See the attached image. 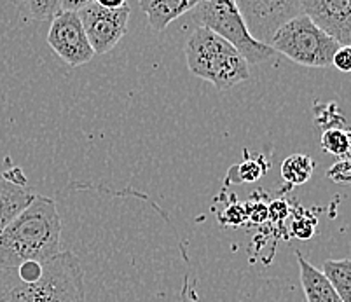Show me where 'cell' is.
Here are the masks:
<instances>
[{
  "mask_svg": "<svg viewBox=\"0 0 351 302\" xmlns=\"http://www.w3.org/2000/svg\"><path fill=\"white\" fill-rule=\"evenodd\" d=\"M0 302H88L81 260L62 248L44 262L0 269Z\"/></svg>",
  "mask_w": 351,
  "mask_h": 302,
  "instance_id": "6da1fadb",
  "label": "cell"
},
{
  "mask_svg": "<svg viewBox=\"0 0 351 302\" xmlns=\"http://www.w3.org/2000/svg\"><path fill=\"white\" fill-rule=\"evenodd\" d=\"M63 221L56 201L34 194L30 205L0 233V269L44 262L62 252Z\"/></svg>",
  "mask_w": 351,
  "mask_h": 302,
  "instance_id": "7a4b0ae2",
  "label": "cell"
},
{
  "mask_svg": "<svg viewBox=\"0 0 351 302\" xmlns=\"http://www.w3.org/2000/svg\"><path fill=\"white\" fill-rule=\"evenodd\" d=\"M186 60L191 74L208 81L217 90H229L250 77L245 58L208 28H196L186 42Z\"/></svg>",
  "mask_w": 351,
  "mask_h": 302,
  "instance_id": "3957f363",
  "label": "cell"
},
{
  "mask_svg": "<svg viewBox=\"0 0 351 302\" xmlns=\"http://www.w3.org/2000/svg\"><path fill=\"white\" fill-rule=\"evenodd\" d=\"M194 18L199 27L208 28L213 34L231 44L239 55L243 56L248 65H257L266 62L274 55V49L254 39L245 25L243 16L239 12L238 4L232 0H205L197 2Z\"/></svg>",
  "mask_w": 351,
  "mask_h": 302,
  "instance_id": "277c9868",
  "label": "cell"
},
{
  "mask_svg": "<svg viewBox=\"0 0 351 302\" xmlns=\"http://www.w3.org/2000/svg\"><path fill=\"white\" fill-rule=\"evenodd\" d=\"M271 47L274 53H282L302 66L327 68L332 66L334 55L341 46L302 12L280 28L278 34L274 35Z\"/></svg>",
  "mask_w": 351,
  "mask_h": 302,
  "instance_id": "5b68a950",
  "label": "cell"
},
{
  "mask_svg": "<svg viewBox=\"0 0 351 302\" xmlns=\"http://www.w3.org/2000/svg\"><path fill=\"white\" fill-rule=\"evenodd\" d=\"M236 4L252 37L266 46L280 28L304 12L301 0H239Z\"/></svg>",
  "mask_w": 351,
  "mask_h": 302,
  "instance_id": "8992f818",
  "label": "cell"
},
{
  "mask_svg": "<svg viewBox=\"0 0 351 302\" xmlns=\"http://www.w3.org/2000/svg\"><path fill=\"white\" fill-rule=\"evenodd\" d=\"M130 12L132 9L126 2L119 9H107L98 0H88L77 12L95 55H105L121 42L128 32Z\"/></svg>",
  "mask_w": 351,
  "mask_h": 302,
  "instance_id": "52a82bcc",
  "label": "cell"
},
{
  "mask_svg": "<svg viewBox=\"0 0 351 302\" xmlns=\"http://www.w3.org/2000/svg\"><path fill=\"white\" fill-rule=\"evenodd\" d=\"M47 44L69 66H81L97 56L77 12L62 11L54 16L47 32Z\"/></svg>",
  "mask_w": 351,
  "mask_h": 302,
  "instance_id": "ba28073f",
  "label": "cell"
},
{
  "mask_svg": "<svg viewBox=\"0 0 351 302\" xmlns=\"http://www.w3.org/2000/svg\"><path fill=\"white\" fill-rule=\"evenodd\" d=\"M304 14L339 46H351V0H301Z\"/></svg>",
  "mask_w": 351,
  "mask_h": 302,
  "instance_id": "9c48e42d",
  "label": "cell"
},
{
  "mask_svg": "<svg viewBox=\"0 0 351 302\" xmlns=\"http://www.w3.org/2000/svg\"><path fill=\"white\" fill-rule=\"evenodd\" d=\"M299 262V271H301V285L304 290L306 301L308 302H343L334 287L330 285L324 273L317 269L302 257L301 252L295 253Z\"/></svg>",
  "mask_w": 351,
  "mask_h": 302,
  "instance_id": "30bf717a",
  "label": "cell"
},
{
  "mask_svg": "<svg viewBox=\"0 0 351 302\" xmlns=\"http://www.w3.org/2000/svg\"><path fill=\"white\" fill-rule=\"evenodd\" d=\"M199 0H142L140 8L147 14L152 30L162 32L173 20L191 12Z\"/></svg>",
  "mask_w": 351,
  "mask_h": 302,
  "instance_id": "8fae6325",
  "label": "cell"
},
{
  "mask_svg": "<svg viewBox=\"0 0 351 302\" xmlns=\"http://www.w3.org/2000/svg\"><path fill=\"white\" fill-rule=\"evenodd\" d=\"M34 194L12 180L0 179V233L14 221L28 205Z\"/></svg>",
  "mask_w": 351,
  "mask_h": 302,
  "instance_id": "7c38bea8",
  "label": "cell"
},
{
  "mask_svg": "<svg viewBox=\"0 0 351 302\" xmlns=\"http://www.w3.org/2000/svg\"><path fill=\"white\" fill-rule=\"evenodd\" d=\"M325 278L330 281L334 290L343 302H351V260L350 259H332L325 260L324 271Z\"/></svg>",
  "mask_w": 351,
  "mask_h": 302,
  "instance_id": "4fadbf2b",
  "label": "cell"
},
{
  "mask_svg": "<svg viewBox=\"0 0 351 302\" xmlns=\"http://www.w3.org/2000/svg\"><path fill=\"white\" fill-rule=\"evenodd\" d=\"M315 161L306 154L289 155L282 163V177L290 186H302L311 179Z\"/></svg>",
  "mask_w": 351,
  "mask_h": 302,
  "instance_id": "5bb4252c",
  "label": "cell"
},
{
  "mask_svg": "<svg viewBox=\"0 0 351 302\" xmlns=\"http://www.w3.org/2000/svg\"><path fill=\"white\" fill-rule=\"evenodd\" d=\"M351 140L350 135L343 129L332 128L322 135V149L332 155H344L350 152Z\"/></svg>",
  "mask_w": 351,
  "mask_h": 302,
  "instance_id": "9a60e30c",
  "label": "cell"
},
{
  "mask_svg": "<svg viewBox=\"0 0 351 302\" xmlns=\"http://www.w3.org/2000/svg\"><path fill=\"white\" fill-rule=\"evenodd\" d=\"M30 11V14L37 20H54V16L62 12L60 0H32L25 4Z\"/></svg>",
  "mask_w": 351,
  "mask_h": 302,
  "instance_id": "2e32d148",
  "label": "cell"
},
{
  "mask_svg": "<svg viewBox=\"0 0 351 302\" xmlns=\"http://www.w3.org/2000/svg\"><path fill=\"white\" fill-rule=\"evenodd\" d=\"M315 227H317V221L308 215L304 217H298L292 224V234L298 240H311V236L315 234Z\"/></svg>",
  "mask_w": 351,
  "mask_h": 302,
  "instance_id": "e0dca14e",
  "label": "cell"
},
{
  "mask_svg": "<svg viewBox=\"0 0 351 302\" xmlns=\"http://www.w3.org/2000/svg\"><path fill=\"white\" fill-rule=\"evenodd\" d=\"M236 168H238L239 173V182H255V180L261 179L264 173L255 161H247V163H243L241 166Z\"/></svg>",
  "mask_w": 351,
  "mask_h": 302,
  "instance_id": "ac0fdd59",
  "label": "cell"
},
{
  "mask_svg": "<svg viewBox=\"0 0 351 302\" xmlns=\"http://www.w3.org/2000/svg\"><path fill=\"white\" fill-rule=\"evenodd\" d=\"M332 66H336L339 72H351V46H341L332 60Z\"/></svg>",
  "mask_w": 351,
  "mask_h": 302,
  "instance_id": "d6986e66",
  "label": "cell"
},
{
  "mask_svg": "<svg viewBox=\"0 0 351 302\" xmlns=\"http://www.w3.org/2000/svg\"><path fill=\"white\" fill-rule=\"evenodd\" d=\"M86 4H88V0H60V8H62V11L69 12H79Z\"/></svg>",
  "mask_w": 351,
  "mask_h": 302,
  "instance_id": "ffe728a7",
  "label": "cell"
},
{
  "mask_svg": "<svg viewBox=\"0 0 351 302\" xmlns=\"http://www.w3.org/2000/svg\"><path fill=\"white\" fill-rule=\"evenodd\" d=\"M245 206L241 205H234V206H229L228 210H226V222H229V224H234V225H239L243 221H239L238 217H236V213H243L245 212Z\"/></svg>",
  "mask_w": 351,
  "mask_h": 302,
  "instance_id": "44dd1931",
  "label": "cell"
},
{
  "mask_svg": "<svg viewBox=\"0 0 351 302\" xmlns=\"http://www.w3.org/2000/svg\"><path fill=\"white\" fill-rule=\"evenodd\" d=\"M98 2H100V4L104 5V8H107V9H119L121 5L124 4L123 0H119V2H108V0H98Z\"/></svg>",
  "mask_w": 351,
  "mask_h": 302,
  "instance_id": "7402d4cb",
  "label": "cell"
}]
</instances>
